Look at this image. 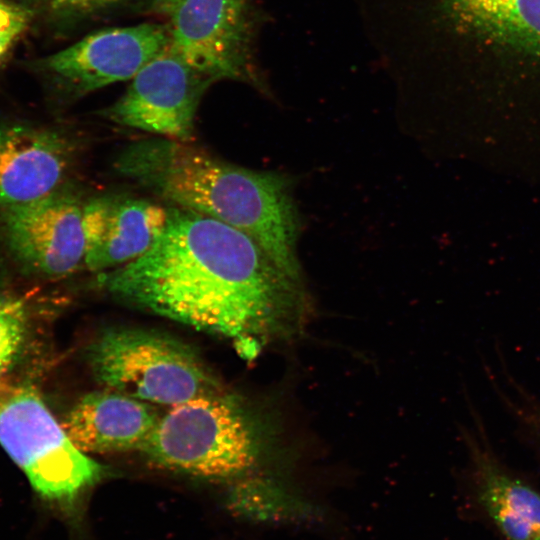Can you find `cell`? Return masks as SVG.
<instances>
[{
	"instance_id": "6da1fadb",
	"label": "cell",
	"mask_w": 540,
	"mask_h": 540,
	"mask_svg": "<svg viewBox=\"0 0 540 540\" xmlns=\"http://www.w3.org/2000/svg\"><path fill=\"white\" fill-rule=\"evenodd\" d=\"M103 282L119 300L229 339L250 357L267 342L299 337L311 314L304 282L283 272L251 237L179 207L168 209L147 252Z\"/></svg>"
},
{
	"instance_id": "7a4b0ae2",
	"label": "cell",
	"mask_w": 540,
	"mask_h": 540,
	"mask_svg": "<svg viewBox=\"0 0 540 540\" xmlns=\"http://www.w3.org/2000/svg\"><path fill=\"white\" fill-rule=\"evenodd\" d=\"M115 168L174 207L245 233L283 272L303 281L296 252L301 221L288 177L240 167L164 137L129 144Z\"/></svg>"
},
{
	"instance_id": "3957f363",
	"label": "cell",
	"mask_w": 540,
	"mask_h": 540,
	"mask_svg": "<svg viewBox=\"0 0 540 540\" xmlns=\"http://www.w3.org/2000/svg\"><path fill=\"white\" fill-rule=\"evenodd\" d=\"M141 450L161 467L226 479L257 463L262 439L244 407L217 392L172 406L160 416Z\"/></svg>"
},
{
	"instance_id": "277c9868",
	"label": "cell",
	"mask_w": 540,
	"mask_h": 540,
	"mask_svg": "<svg viewBox=\"0 0 540 540\" xmlns=\"http://www.w3.org/2000/svg\"><path fill=\"white\" fill-rule=\"evenodd\" d=\"M87 360L105 388L148 403L172 407L221 392L191 347L155 331L107 329L90 344Z\"/></svg>"
},
{
	"instance_id": "5b68a950",
	"label": "cell",
	"mask_w": 540,
	"mask_h": 540,
	"mask_svg": "<svg viewBox=\"0 0 540 540\" xmlns=\"http://www.w3.org/2000/svg\"><path fill=\"white\" fill-rule=\"evenodd\" d=\"M0 444L36 493L53 503H71L105 474L31 387H0Z\"/></svg>"
},
{
	"instance_id": "8992f818",
	"label": "cell",
	"mask_w": 540,
	"mask_h": 540,
	"mask_svg": "<svg viewBox=\"0 0 540 540\" xmlns=\"http://www.w3.org/2000/svg\"><path fill=\"white\" fill-rule=\"evenodd\" d=\"M170 49L210 80L261 86L248 0H183L169 15Z\"/></svg>"
},
{
	"instance_id": "52a82bcc",
	"label": "cell",
	"mask_w": 540,
	"mask_h": 540,
	"mask_svg": "<svg viewBox=\"0 0 540 540\" xmlns=\"http://www.w3.org/2000/svg\"><path fill=\"white\" fill-rule=\"evenodd\" d=\"M131 80L125 93L100 114L121 126L190 142L198 105L213 81L190 67L170 47Z\"/></svg>"
},
{
	"instance_id": "ba28073f",
	"label": "cell",
	"mask_w": 540,
	"mask_h": 540,
	"mask_svg": "<svg viewBox=\"0 0 540 540\" xmlns=\"http://www.w3.org/2000/svg\"><path fill=\"white\" fill-rule=\"evenodd\" d=\"M83 204L72 194L54 191L2 208L0 229L9 250L19 262L45 276L76 271L86 252Z\"/></svg>"
},
{
	"instance_id": "9c48e42d",
	"label": "cell",
	"mask_w": 540,
	"mask_h": 540,
	"mask_svg": "<svg viewBox=\"0 0 540 540\" xmlns=\"http://www.w3.org/2000/svg\"><path fill=\"white\" fill-rule=\"evenodd\" d=\"M170 44L168 27L144 23L89 34L41 61V66L77 95L132 79Z\"/></svg>"
},
{
	"instance_id": "30bf717a",
	"label": "cell",
	"mask_w": 540,
	"mask_h": 540,
	"mask_svg": "<svg viewBox=\"0 0 540 540\" xmlns=\"http://www.w3.org/2000/svg\"><path fill=\"white\" fill-rule=\"evenodd\" d=\"M167 217L168 209L144 199H90L83 204L84 266L101 272L137 259L161 235Z\"/></svg>"
},
{
	"instance_id": "8fae6325",
	"label": "cell",
	"mask_w": 540,
	"mask_h": 540,
	"mask_svg": "<svg viewBox=\"0 0 540 540\" xmlns=\"http://www.w3.org/2000/svg\"><path fill=\"white\" fill-rule=\"evenodd\" d=\"M70 159V145L57 132L24 124L1 126L0 208L56 191Z\"/></svg>"
},
{
	"instance_id": "7c38bea8",
	"label": "cell",
	"mask_w": 540,
	"mask_h": 540,
	"mask_svg": "<svg viewBox=\"0 0 540 540\" xmlns=\"http://www.w3.org/2000/svg\"><path fill=\"white\" fill-rule=\"evenodd\" d=\"M159 418L148 402L106 388L84 395L62 426L82 452L103 454L141 450Z\"/></svg>"
},
{
	"instance_id": "4fadbf2b",
	"label": "cell",
	"mask_w": 540,
	"mask_h": 540,
	"mask_svg": "<svg viewBox=\"0 0 540 540\" xmlns=\"http://www.w3.org/2000/svg\"><path fill=\"white\" fill-rule=\"evenodd\" d=\"M453 22L485 43L540 59V0H443Z\"/></svg>"
},
{
	"instance_id": "5bb4252c",
	"label": "cell",
	"mask_w": 540,
	"mask_h": 540,
	"mask_svg": "<svg viewBox=\"0 0 540 540\" xmlns=\"http://www.w3.org/2000/svg\"><path fill=\"white\" fill-rule=\"evenodd\" d=\"M479 499L508 540H540V494L490 463H481Z\"/></svg>"
},
{
	"instance_id": "9a60e30c",
	"label": "cell",
	"mask_w": 540,
	"mask_h": 540,
	"mask_svg": "<svg viewBox=\"0 0 540 540\" xmlns=\"http://www.w3.org/2000/svg\"><path fill=\"white\" fill-rule=\"evenodd\" d=\"M27 308L24 300L0 293V374L17 359L27 334Z\"/></svg>"
},
{
	"instance_id": "2e32d148",
	"label": "cell",
	"mask_w": 540,
	"mask_h": 540,
	"mask_svg": "<svg viewBox=\"0 0 540 540\" xmlns=\"http://www.w3.org/2000/svg\"><path fill=\"white\" fill-rule=\"evenodd\" d=\"M28 12L15 5L0 1V62L28 23Z\"/></svg>"
},
{
	"instance_id": "e0dca14e",
	"label": "cell",
	"mask_w": 540,
	"mask_h": 540,
	"mask_svg": "<svg viewBox=\"0 0 540 540\" xmlns=\"http://www.w3.org/2000/svg\"><path fill=\"white\" fill-rule=\"evenodd\" d=\"M126 0H50L51 11L61 18L92 16L124 3Z\"/></svg>"
},
{
	"instance_id": "ac0fdd59",
	"label": "cell",
	"mask_w": 540,
	"mask_h": 540,
	"mask_svg": "<svg viewBox=\"0 0 540 540\" xmlns=\"http://www.w3.org/2000/svg\"><path fill=\"white\" fill-rule=\"evenodd\" d=\"M183 0H152L151 9L160 14L170 15Z\"/></svg>"
}]
</instances>
